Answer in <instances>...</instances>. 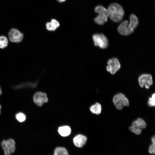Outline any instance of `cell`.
Segmentation results:
<instances>
[{
    "label": "cell",
    "instance_id": "30bf717a",
    "mask_svg": "<svg viewBox=\"0 0 155 155\" xmlns=\"http://www.w3.org/2000/svg\"><path fill=\"white\" fill-rule=\"evenodd\" d=\"M33 100L34 103L39 106H42L48 100L46 94L40 92H37L34 94Z\"/></svg>",
    "mask_w": 155,
    "mask_h": 155
},
{
    "label": "cell",
    "instance_id": "9c48e42d",
    "mask_svg": "<svg viewBox=\"0 0 155 155\" xmlns=\"http://www.w3.org/2000/svg\"><path fill=\"white\" fill-rule=\"evenodd\" d=\"M134 30L130 26L129 22L127 20H125L122 22L117 28L118 32L123 36H127L131 34L133 32Z\"/></svg>",
    "mask_w": 155,
    "mask_h": 155
},
{
    "label": "cell",
    "instance_id": "44dd1931",
    "mask_svg": "<svg viewBox=\"0 0 155 155\" xmlns=\"http://www.w3.org/2000/svg\"><path fill=\"white\" fill-rule=\"evenodd\" d=\"M155 94L154 93L152 94L151 97L149 98L148 101V105L150 107H153L155 106Z\"/></svg>",
    "mask_w": 155,
    "mask_h": 155
},
{
    "label": "cell",
    "instance_id": "2e32d148",
    "mask_svg": "<svg viewBox=\"0 0 155 155\" xmlns=\"http://www.w3.org/2000/svg\"><path fill=\"white\" fill-rule=\"evenodd\" d=\"M102 107L101 105L99 103H96L92 105L90 108V111L93 113L99 115L101 112Z\"/></svg>",
    "mask_w": 155,
    "mask_h": 155
},
{
    "label": "cell",
    "instance_id": "8992f818",
    "mask_svg": "<svg viewBox=\"0 0 155 155\" xmlns=\"http://www.w3.org/2000/svg\"><path fill=\"white\" fill-rule=\"evenodd\" d=\"M106 67L107 71L112 74H115L121 67V64L117 59L113 58L108 60Z\"/></svg>",
    "mask_w": 155,
    "mask_h": 155
},
{
    "label": "cell",
    "instance_id": "6da1fadb",
    "mask_svg": "<svg viewBox=\"0 0 155 155\" xmlns=\"http://www.w3.org/2000/svg\"><path fill=\"white\" fill-rule=\"evenodd\" d=\"M109 17L113 21L119 22L121 21L124 15V11L122 7L119 3H113L108 7Z\"/></svg>",
    "mask_w": 155,
    "mask_h": 155
},
{
    "label": "cell",
    "instance_id": "ba28073f",
    "mask_svg": "<svg viewBox=\"0 0 155 155\" xmlns=\"http://www.w3.org/2000/svg\"><path fill=\"white\" fill-rule=\"evenodd\" d=\"M8 36L10 40L13 42L18 43L22 40L23 34L18 30L15 28H12L8 32Z\"/></svg>",
    "mask_w": 155,
    "mask_h": 155
},
{
    "label": "cell",
    "instance_id": "e0dca14e",
    "mask_svg": "<svg viewBox=\"0 0 155 155\" xmlns=\"http://www.w3.org/2000/svg\"><path fill=\"white\" fill-rule=\"evenodd\" d=\"M53 155H69L67 149L64 147H58L54 150Z\"/></svg>",
    "mask_w": 155,
    "mask_h": 155
},
{
    "label": "cell",
    "instance_id": "cb8c5ba5",
    "mask_svg": "<svg viewBox=\"0 0 155 155\" xmlns=\"http://www.w3.org/2000/svg\"><path fill=\"white\" fill-rule=\"evenodd\" d=\"M59 2L62 3L65 2L66 0H57Z\"/></svg>",
    "mask_w": 155,
    "mask_h": 155
},
{
    "label": "cell",
    "instance_id": "d6986e66",
    "mask_svg": "<svg viewBox=\"0 0 155 155\" xmlns=\"http://www.w3.org/2000/svg\"><path fill=\"white\" fill-rule=\"evenodd\" d=\"M15 118L18 122H22L26 120V116L24 113L20 112L16 115Z\"/></svg>",
    "mask_w": 155,
    "mask_h": 155
},
{
    "label": "cell",
    "instance_id": "484cf974",
    "mask_svg": "<svg viewBox=\"0 0 155 155\" xmlns=\"http://www.w3.org/2000/svg\"><path fill=\"white\" fill-rule=\"evenodd\" d=\"M1 105L0 104V114L1 113Z\"/></svg>",
    "mask_w": 155,
    "mask_h": 155
},
{
    "label": "cell",
    "instance_id": "7c38bea8",
    "mask_svg": "<svg viewBox=\"0 0 155 155\" xmlns=\"http://www.w3.org/2000/svg\"><path fill=\"white\" fill-rule=\"evenodd\" d=\"M60 26L59 22L55 19H52L51 22H47L46 24V29L50 31L55 30Z\"/></svg>",
    "mask_w": 155,
    "mask_h": 155
},
{
    "label": "cell",
    "instance_id": "d4e9b609",
    "mask_svg": "<svg viewBox=\"0 0 155 155\" xmlns=\"http://www.w3.org/2000/svg\"><path fill=\"white\" fill-rule=\"evenodd\" d=\"M2 92L1 91V88L0 86V96L1 95V94H2Z\"/></svg>",
    "mask_w": 155,
    "mask_h": 155
},
{
    "label": "cell",
    "instance_id": "4fadbf2b",
    "mask_svg": "<svg viewBox=\"0 0 155 155\" xmlns=\"http://www.w3.org/2000/svg\"><path fill=\"white\" fill-rule=\"evenodd\" d=\"M138 23V20L137 16L134 14H131L129 16V22L130 26L134 30L137 27Z\"/></svg>",
    "mask_w": 155,
    "mask_h": 155
},
{
    "label": "cell",
    "instance_id": "9a60e30c",
    "mask_svg": "<svg viewBox=\"0 0 155 155\" xmlns=\"http://www.w3.org/2000/svg\"><path fill=\"white\" fill-rule=\"evenodd\" d=\"M58 131L61 136L66 137L69 135L70 133L71 129L68 126H64L59 127Z\"/></svg>",
    "mask_w": 155,
    "mask_h": 155
},
{
    "label": "cell",
    "instance_id": "7a4b0ae2",
    "mask_svg": "<svg viewBox=\"0 0 155 155\" xmlns=\"http://www.w3.org/2000/svg\"><path fill=\"white\" fill-rule=\"evenodd\" d=\"M95 12L98 15L94 19L95 22L100 25H102L108 20L109 13L107 9L101 5H98L94 9Z\"/></svg>",
    "mask_w": 155,
    "mask_h": 155
},
{
    "label": "cell",
    "instance_id": "8fae6325",
    "mask_svg": "<svg viewBox=\"0 0 155 155\" xmlns=\"http://www.w3.org/2000/svg\"><path fill=\"white\" fill-rule=\"evenodd\" d=\"M87 141V137L81 134L76 135L73 139V142L77 147L81 148L86 144Z\"/></svg>",
    "mask_w": 155,
    "mask_h": 155
},
{
    "label": "cell",
    "instance_id": "ac0fdd59",
    "mask_svg": "<svg viewBox=\"0 0 155 155\" xmlns=\"http://www.w3.org/2000/svg\"><path fill=\"white\" fill-rule=\"evenodd\" d=\"M8 41L6 37L4 36H0V48L3 49L8 46Z\"/></svg>",
    "mask_w": 155,
    "mask_h": 155
},
{
    "label": "cell",
    "instance_id": "603a6c76",
    "mask_svg": "<svg viewBox=\"0 0 155 155\" xmlns=\"http://www.w3.org/2000/svg\"><path fill=\"white\" fill-rule=\"evenodd\" d=\"M151 141L152 142V144H155V136H153L151 138Z\"/></svg>",
    "mask_w": 155,
    "mask_h": 155
},
{
    "label": "cell",
    "instance_id": "277c9868",
    "mask_svg": "<svg viewBox=\"0 0 155 155\" xmlns=\"http://www.w3.org/2000/svg\"><path fill=\"white\" fill-rule=\"evenodd\" d=\"M1 147L4 155H11L16 150V143L12 139L3 140L1 143Z\"/></svg>",
    "mask_w": 155,
    "mask_h": 155
},
{
    "label": "cell",
    "instance_id": "5b68a950",
    "mask_svg": "<svg viewBox=\"0 0 155 155\" xmlns=\"http://www.w3.org/2000/svg\"><path fill=\"white\" fill-rule=\"evenodd\" d=\"M92 39L94 45L101 49H106L108 46V40L106 36L102 33L94 34Z\"/></svg>",
    "mask_w": 155,
    "mask_h": 155
},
{
    "label": "cell",
    "instance_id": "52a82bcc",
    "mask_svg": "<svg viewBox=\"0 0 155 155\" xmlns=\"http://www.w3.org/2000/svg\"><path fill=\"white\" fill-rule=\"evenodd\" d=\"M138 82L141 87L144 86L147 89H149L153 84L152 78L149 74H144L141 75L138 78Z\"/></svg>",
    "mask_w": 155,
    "mask_h": 155
},
{
    "label": "cell",
    "instance_id": "5bb4252c",
    "mask_svg": "<svg viewBox=\"0 0 155 155\" xmlns=\"http://www.w3.org/2000/svg\"><path fill=\"white\" fill-rule=\"evenodd\" d=\"M132 125L142 129L146 127V124L144 120L141 118H138L132 122Z\"/></svg>",
    "mask_w": 155,
    "mask_h": 155
},
{
    "label": "cell",
    "instance_id": "7402d4cb",
    "mask_svg": "<svg viewBox=\"0 0 155 155\" xmlns=\"http://www.w3.org/2000/svg\"><path fill=\"white\" fill-rule=\"evenodd\" d=\"M148 152L149 153L152 154H155V145L152 144L150 145L149 148Z\"/></svg>",
    "mask_w": 155,
    "mask_h": 155
},
{
    "label": "cell",
    "instance_id": "ffe728a7",
    "mask_svg": "<svg viewBox=\"0 0 155 155\" xmlns=\"http://www.w3.org/2000/svg\"><path fill=\"white\" fill-rule=\"evenodd\" d=\"M129 130L133 133L136 135H139L142 132V129L137 127L131 126L129 127Z\"/></svg>",
    "mask_w": 155,
    "mask_h": 155
},
{
    "label": "cell",
    "instance_id": "3957f363",
    "mask_svg": "<svg viewBox=\"0 0 155 155\" xmlns=\"http://www.w3.org/2000/svg\"><path fill=\"white\" fill-rule=\"evenodd\" d=\"M113 101L116 108L119 110H122L125 106L129 105L128 99L124 94L121 93L115 95Z\"/></svg>",
    "mask_w": 155,
    "mask_h": 155
}]
</instances>
